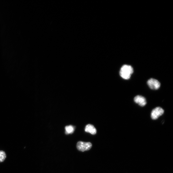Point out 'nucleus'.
<instances>
[{"instance_id":"obj_1","label":"nucleus","mask_w":173,"mask_h":173,"mask_svg":"<svg viewBox=\"0 0 173 173\" xmlns=\"http://www.w3.org/2000/svg\"><path fill=\"white\" fill-rule=\"evenodd\" d=\"M133 72V69L131 66L128 65L123 66L121 69L120 74L121 76L125 80L130 78Z\"/></svg>"},{"instance_id":"obj_2","label":"nucleus","mask_w":173,"mask_h":173,"mask_svg":"<svg viewBox=\"0 0 173 173\" xmlns=\"http://www.w3.org/2000/svg\"><path fill=\"white\" fill-rule=\"evenodd\" d=\"M92 147L90 142H85L81 141L78 142L77 144V149L80 151L84 152L90 150Z\"/></svg>"},{"instance_id":"obj_3","label":"nucleus","mask_w":173,"mask_h":173,"mask_svg":"<svg viewBox=\"0 0 173 173\" xmlns=\"http://www.w3.org/2000/svg\"><path fill=\"white\" fill-rule=\"evenodd\" d=\"M164 111L160 107H157L153 110L151 113V117L153 120H156L164 113Z\"/></svg>"},{"instance_id":"obj_4","label":"nucleus","mask_w":173,"mask_h":173,"mask_svg":"<svg viewBox=\"0 0 173 173\" xmlns=\"http://www.w3.org/2000/svg\"><path fill=\"white\" fill-rule=\"evenodd\" d=\"M147 85L152 90H157L160 87L161 84L158 80L155 79L151 78L147 82Z\"/></svg>"},{"instance_id":"obj_5","label":"nucleus","mask_w":173,"mask_h":173,"mask_svg":"<svg viewBox=\"0 0 173 173\" xmlns=\"http://www.w3.org/2000/svg\"><path fill=\"white\" fill-rule=\"evenodd\" d=\"M134 101L138 104L141 107L145 106L147 103L145 98L141 96L138 95L134 97Z\"/></svg>"},{"instance_id":"obj_6","label":"nucleus","mask_w":173,"mask_h":173,"mask_svg":"<svg viewBox=\"0 0 173 173\" xmlns=\"http://www.w3.org/2000/svg\"><path fill=\"white\" fill-rule=\"evenodd\" d=\"M85 130L86 132L90 133L92 135H95L97 133V130L95 128L90 124H88L86 126Z\"/></svg>"},{"instance_id":"obj_7","label":"nucleus","mask_w":173,"mask_h":173,"mask_svg":"<svg viewBox=\"0 0 173 173\" xmlns=\"http://www.w3.org/2000/svg\"><path fill=\"white\" fill-rule=\"evenodd\" d=\"M66 133V134H70L73 133L74 130H75V128L72 125L67 126L65 127Z\"/></svg>"},{"instance_id":"obj_8","label":"nucleus","mask_w":173,"mask_h":173,"mask_svg":"<svg viewBox=\"0 0 173 173\" xmlns=\"http://www.w3.org/2000/svg\"><path fill=\"white\" fill-rule=\"evenodd\" d=\"M6 155L5 152L3 151H0V162H3L5 159Z\"/></svg>"}]
</instances>
